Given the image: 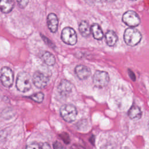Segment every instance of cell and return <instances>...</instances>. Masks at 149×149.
Wrapping results in <instances>:
<instances>
[{
    "mask_svg": "<svg viewBox=\"0 0 149 149\" xmlns=\"http://www.w3.org/2000/svg\"><path fill=\"white\" fill-rule=\"evenodd\" d=\"M141 38L142 36L140 32L134 28H127L124 32V41L129 46L134 47L137 45L140 42Z\"/></svg>",
    "mask_w": 149,
    "mask_h": 149,
    "instance_id": "6da1fadb",
    "label": "cell"
},
{
    "mask_svg": "<svg viewBox=\"0 0 149 149\" xmlns=\"http://www.w3.org/2000/svg\"><path fill=\"white\" fill-rule=\"evenodd\" d=\"M31 81L30 74L25 72H22L17 75L16 86L19 91L27 92L31 87Z\"/></svg>",
    "mask_w": 149,
    "mask_h": 149,
    "instance_id": "7a4b0ae2",
    "label": "cell"
},
{
    "mask_svg": "<svg viewBox=\"0 0 149 149\" xmlns=\"http://www.w3.org/2000/svg\"><path fill=\"white\" fill-rule=\"evenodd\" d=\"M60 114L65 121L70 123L76 119L77 112L74 105L72 104H65L60 108Z\"/></svg>",
    "mask_w": 149,
    "mask_h": 149,
    "instance_id": "3957f363",
    "label": "cell"
},
{
    "mask_svg": "<svg viewBox=\"0 0 149 149\" xmlns=\"http://www.w3.org/2000/svg\"><path fill=\"white\" fill-rule=\"evenodd\" d=\"M13 72L10 68L4 66L0 69V81L3 86L10 87L13 85Z\"/></svg>",
    "mask_w": 149,
    "mask_h": 149,
    "instance_id": "277c9868",
    "label": "cell"
},
{
    "mask_svg": "<svg viewBox=\"0 0 149 149\" xmlns=\"http://www.w3.org/2000/svg\"><path fill=\"white\" fill-rule=\"evenodd\" d=\"M93 83L99 88L106 86L109 81V76L107 72L102 70H97L93 76Z\"/></svg>",
    "mask_w": 149,
    "mask_h": 149,
    "instance_id": "5b68a950",
    "label": "cell"
},
{
    "mask_svg": "<svg viewBox=\"0 0 149 149\" xmlns=\"http://www.w3.org/2000/svg\"><path fill=\"white\" fill-rule=\"evenodd\" d=\"M61 39L66 44L70 45H74L77 40L76 31L70 27L64 28L61 33Z\"/></svg>",
    "mask_w": 149,
    "mask_h": 149,
    "instance_id": "8992f818",
    "label": "cell"
},
{
    "mask_svg": "<svg viewBox=\"0 0 149 149\" xmlns=\"http://www.w3.org/2000/svg\"><path fill=\"white\" fill-rule=\"evenodd\" d=\"M122 21L127 26L130 27H134L140 23V19L137 13L133 10L126 12L122 16Z\"/></svg>",
    "mask_w": 149,
    "mask_h": 149,
    "instance_id": "52a82bcc",
    "label": "cell"
},
{
    "mask_svg": "<svg viewBox=\"0 0 149 149\" xmlns=\"http://www.w3.org/2000/svg\"><path fill=\"white\" fill-rule=\"evenodd\" d=\"M49 76L45 74L41 71H36L33 76L32 82L34 86L38 88H43L45 87L49 81Z\"/></svg>",
    "mask_w": 149,
    "mask_h": 149,
    "instance_id": "ba28073f",
    "label": "cell"
},
{
    "mask_svg": "<svg viewBox=\"0 0 149 149\" xmlns=\"http://www.w3.org/2000/svg\"><path fill=\"white\" fill-rule=\"evenodd\" d=\"M75 73L80 80L87 79L91 74V70L88 67L83 65H77L74 69Z\"/></svg>",
    "mask_w": 149,
    "mask_h": 149,
    "instance_id": "9c48e42d",
    "label": "cell"
},
{
    "mask_svg": "<svg viewBox=\"0 0 149 149\" xmlns=\"http://www.w3.org/2000/svg\"><path fill=\"white\" fill-rule=\"evenodd\" d=\"M47 26L52 33H54L57 31L58 26V19L55 13H51L48 15Z\"/></svg>",
    "mask_w": 149,
    "mask_h": 149,
    "instance_id": "30bf717a",
    "label": "cell"
},
{
    "mask_svg": "<svg viewBox=\"0 0 149 149\" xmlns=\"http://www.w3.org/2000/svg\"><path fill=\"white\" fill-rule=\"evenodd\" d=\"M72 88V86L71 83L69 81L65 79L62 80L60 82L58 87V91L62 95H66L69 94V93L71 92Z\"/></svg>",
    "mask_w": 149,
    "mask_h": 149,
    "instance_id": "8fae6325",
    "label": "cell"
},
{
    "mask_svg": "<svg viewBox=\"0 0 149 149\" xmlns=\"http://www.w3.org/2000/svg\"><path fill=\"white\" fill-rule=\"evenodd\" d=\"M14 7L13 0H0V10L3 13L10 12Z\"/></svg>",
    "mask_w": 149,
    "mask_h": 149,
    "instance_id": "7c38bea8",
    "label": "cell"
},
{
    "mask_svg": "<svg viewBox=\"0 0 149 149\" xmlns=\"http://www.w3.org/2000/svg\"><path fill=\"white\" fill-rule=\"evenodd\" d=\"M142 115V112L139 107L136 105H132L128 111L129 117L133 120H136L139 119Z\"/></svg>",
    "mask_w": 149,
    "mask_h": 149,
    "instance_id": "4fadbf2b",
    "label": "cell"
},
{
    "mask_svg": "<svg viewBox=\"0 0 149 149\" xmlns=\"http://www.w3.org/2000/svg\"><path fill=\"white\" fill-rule=\"evenodd\" d=\"M90 30L91 33H92L93 36L95 39L97 40H101L104 37L103 31L98 24L94 23L92 24L90 27Z\"/></svg>",
    "mask_w": 149,
    "mask_h": 149,
    "instance_id": "5bb4252c",
    "label": "cell"
},
{
    "mask_svg": "<svg viewBox=\"0 0 149 149\" xmlns=\"http://www.w3.org/2000/svg\"><path fill=\"white\" fill-rule=\"evenodd\" d=\"M105 38L107 45L110 47L114 46L118 41V36L112 30H109L105 33Z\"/></svg>",
    "mask_w": 149,
    "mask_h": 149,
    "instance_id": "9a60e30c",
    "label": "cell"
},
{
    "mask_svg": "<svg viewBox=\"0 0 149 149\" xmlns=\"http://www.w3.org/2000/svg\"><path fill=\"white\" fill-rule=\"evenodd\" d=\"M79 30L82 36L84 37H87L88 36H89L91 33L90 27L88 22L85 20L81 21L80 22L79 26Z\"/></svg>",
    "mask_w": 149,
    "mask_h": 149,
    "instance_id": "2e32d148",
    "label": "cell"
},
{
    "mask_svg": "<svg viewBox=\"0 0 149 149\" xmlns=\"http://www.w3.org/2000/svg\"><path fill=\"white\" fill-rule=\"evenodd\" d=\"M41 58L44 62V63L48 66H53L55 63V56L49 52H45L42 54Z\"/></svg>",
    "mask_w": 149,
    "mask_h": 149,
    "instance_id": "e0dca14e",
    "label": "cell"
},
{
    "mask_svg": "<svg viewBox=\"0 0 149 149\" xmlns=\"http://www.w3.org/2000/svg\"><path fill=\"white\" fill-rule=\"evenodd\" d=\"M44 95L41 92L37 93H36L33 95H31V96L29 97L30 98H31L34 101H35L36 102H38V103L42 102L43 100H44Z\"/></svg>",
    "mask_w": 149,
    "mask_h": 149,
    "instance_id": "ac0fdd59",
    "label": "cell"
},
{
    "mask_svg": "<svg viewBox=\"0 0 149 149\" xmlns=\"http://www.w3.org/2000/svg\"><path fill=\"white\" fill-rule=\"evenodd\" d=\"M16 1H17L19 6L21 8H25L29 2V0H16Z\"/></svg>",
    "mask_w": 149,
    "mask_h": 149,
    "instance_id": "d6986e66",
    "label": "cell"
},
{
    "mask_svg": "<svg viewBox=\"0 0 149 149\" xmlns=\"http://www.w3.org/2000/svg\"><path fill=\"white\" fill-rule=\"evenodd\" d=\"M26 148H41V146L36 142H33L26 146Z\"/></svg>",
    "mask_w": 149,
    "mask_h": 149,
    "instance_id": "ffe728a7",
    "label": "cell"
},
{
    "mask_svg": "<svg viewBox=\"0 0 149 149\" xmlns=\"http://www.w3.org/2000/svg\"><path fill=\"white\" fill-rule=\"evenodd\" d=\"M60 137L63 139L65 143H69L70 142V139L68 134L66 133H63L62 134H60Z\"/></svg>",
    "mask_w": 149,
    "mask_h": 149,
    "instance_id": "44dd1931",
    "label": "cell"
},
{
    "mask_svg": "<svg viewBox=\"0 0 149 149\" xmlns=\"http://www.w3.org/2000/svg\"><path fill=\"white\" fill-rule=\"evenodd\" d=\"M53 146H54V148H63V147L62 146V144L58 141H56L54 144Z\"/></svg>",
    "mask_w": 149,
    "mask_h": 149,
    "instance_id": "7402d4cb",
    "label": "cell"
},
{
    "mask_svg": "<svg viewBox=\"0 0 149 149\" xmlns=\"http://www.w3.org/2000/svg\"><path fill=\"white\" fill-rule=\"evenodd\" d=\"M128 73L129 74V76L132 79V80H135V79H136V77H135V75L134 74V73L131 71L130 69L128 70Z\"/></svg>",
    "mask_w": 149,
    "mask_h": 149,
    "instance_id": "603a6c76",
    "label": "cell"
},
{
    "mask_svg": "<svg viewBox=\"0 0 149 149\" xmlns=\"http://www.w3.org/2000/svg\"><path fill=\"white\" fill-rule=\"evenodd\" d=\"M51 148L50 146L49 145L48 143H43L41 146V148Z\"/></svg>",
    "mask_w": 149,
    "mask_h": 149,
    "instance_id": "cb8c5ba5",
    "label": "cell"
},
{
    "mask_svg": "<svg viewBox=\"0 0 149 149\" xmlns=\"http://www.w3.org/2000/svg\"><path fill=\"white\" fill-rule=\"evenodd\" d=\"M95 1L97 2H103L105 1V0H95Z\"/></svg>",
    "mask_w": 149,
    "mask_h": 149,
    "instance_id": "d4e9b609",
    "label": "cell"
},
{
    "mask_svg": "<svg viewBox=\"0 0 149 149\" xmlns=\"http://www.w3.org/2000/svg\"><path fill=\"white\" fill-rule=\"evenodd\" d=\"M116 0H105V1H107V2H114Z\"/></svg>",
    "mask_w": 149,
    "mask_h": 149,
    "instance_id": "484cf974",
    "label": "cell"
},
{
    "mask_svg": "<svg viewBox=\"0 0 149 149\" xmlns=\"http://www.w3.org/2000/svg\"><path fill=\"white\" fill-rule=\"evenodd\" d=\"M131 1H136V0H131Z\"/></svg>",
    "mask_w": 149,
    "mask_h": 149,
    "instance_id": "4316f807",
    "label": "cell"
}]
</instances>
